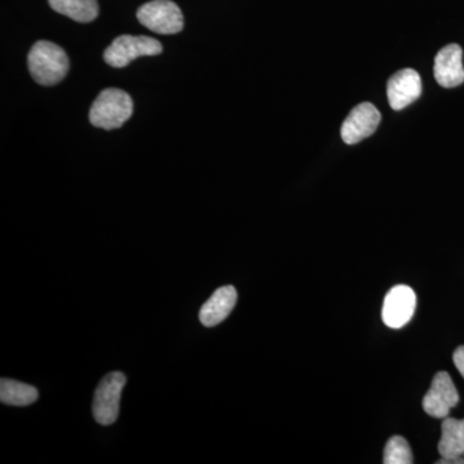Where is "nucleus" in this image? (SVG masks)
I'll return each mask as SVG.
<instances>
[{"mask_svg":"<svg viewBox=\"0 0 464 464\" xmlns=\"http://www.w3.org/2000/svg\"><path fill=\"white\" fill-rule=\"evenodd\" d=\"M30 74L41 85L60 83L69 72V58L66 52L54 43L36 42L27 57Z\"/></svg>","mask_w":464,"mask_h":464,"instance_id":"obj_1","label":"nucleus"},{"mask_svg":"<svg viewBox=\"0 0 464 464\" xmlns=\"http://www.w3.org/2000/svg\"><path fill=\"white\" fill-rule=\"evenodd\" d=\"M133 114V101L130 94L118 88L103 90L94 101L90 111L91 123L97 128L118 130Z\"/></svg>","mask_w":464,"mask_h":464,"instance_id":"obj_2","label":"nucleus"},{"mask_svg":"<svg viewBox=\"0 0 464 464\" xmlns=\"http://www.w3.org/2000/svg\"><path fill=\"white\" fill-rule=\"evenodd\" d=\"M163 52V45L150 36L121 35L109 45L103 53L105 63L116 69L130 65L136 58L158 56Z\"/></svg>","mask_w":464,"mask_h":464,"instance_id":"obj_3","label":"nucleus"},{"mask_svg":"<svg viewBox=\"0 0 464 464\" xmlns=\"http://www.w3.org/2000/svg\"><path fill=\"white\" fill-rule=\"evenodd\" d=\"M127 377L121 372H114L103 377L94 392L92 413L97 423L110 426L118 420L121 396L123 392Z\"/></svg>","mask_w":464,"mask_h":464,"instance_id":"obj_4","label":"nucleus"},{"mask_svg":"<svg viewBox=\"0 0 464 464\" xmlns=\"http://www.w3.org/2000/svg\"><path fill=\"white\" fill-rule=\"evenodd\" d=\"M140 24L161 35L182 32L183 14L172 0H152L137 11Z\"/></svg>","mask_w":464,"mask_h":464,"instance_id":"obj_5","label":"nucleus"},{"mask_svg":"<svg viewBox=\"0 0 464 464\" xmlns=\"http://www.w3.org/2000/svg\"><path fill=\"white\" fill-rule=\"evenodd\" d=\"M380 123L381 114L373 103H360L344 119L341 128L342 140L347 145H355L371 137Z\"/></svg>","mask_w":464,"mask_h":464,"instance_id":"obj_6","label":"nucleus"},{"mask_svg":"<svg viewBox=\"0 0 464 464\" xmlns=\"http://www.w3.org/2000/svg\"><path fill=\"white\" fill-rule=\"evenodd\" d=\"M459 401V393L454 382L447 372H440L433 378L429 392L423 398V409L433 418L444 420L449 417L451 409Z\"/></svg>","mask_w":464,"mask_h":464,"instance_id":"obj_7","label":"nucleus"},{"mask_svg":"<svg viewBox=\"0 0 464 464\" xmlns=\"http://www.w3.org/2000/svg\"><path fill=\"white\" fill-rule=\"evenodd\" d=\"M415 307H417V297L411 286H393L384 298L382 319L390 328H402L411 322Z\"/></svg>","mask_w":464,"mask_h":464,"instance_id":"obj_8","label":"nucleus"},{"mask_svg":"<svg viewBox=\"0 0 464 464\" xmlns=\"http://www.w3.org/2000/svg\"><path fill=\"white\" fill-rule=\"evenodd\" d=\"M422 93V81L413 69H404L396 72L387 83V97L391 108L402 110L411 105Z\"/></svg>","mask_w":464,"mask_h":464,"instance_id":"obj_9","label":"nucleus"},{"mask_svg":"<svg viewBox=\"0 0 464 464\" xmlns=\"http://www.w3.org/2000/svg\"><path fill=\"white\" fill-rule=\"evenodd\" d=\"M462 48L458 44H449L439 52L435 58L436 82L441 87L454 88L464 83V67Z\"/></svg>","mask_w":464,"mask_h":464,"instance_id":"obj_10","label":"nucleus"},{"mask_svg":"<svg viewBox=\"0 0 464 464\" xmlns=\"http://www.w3.org/2000/svg\"><path fill=\"white\" fill-rule=\"evenodd\" d=\"M237 302V289L232 285L217 289L200 308L199 320L207 328L218 325L227 319Z\"/></svg>","mask_w":464,"mask_h":464,"instance_id":"obj_11","label":"nucleus"},{"mask_svg":"<svg viewBox=\"0 0 464 464\" xmlns=\"http://www.w3.org/2000/svg\"><path fill=\"white\" fill-rule=\"evenodd\" d=\"M438 449L442 459L464 458V420L444 418Z\"/></svg>","mask_w":464,"mask_h":464,"instance_id":"obj_12","label":"nucleus"},{"mask_svg":"<svg viewBox=\"0 0 464 464\" xmlns=\"http://www.w3.org/2000/svg\"><path fill=\"white\" fill-rule=\"evenodd\" d=\"M48 3L57 14L72 18L76 23H92L99 16L97 0H48Z\"/></svg>","mask_w":464,"mask_h":464,"instance_id":"obj_13","label":"nucleus"},{"mask_svg":"<svg viewBox=\"0 0 464 464\" xmlns=\"http://www.w3.org/2000/svg\"><path fill=\"white\" fill-rule=\"evenodd\" d=\"M39 392L35 387L21 382L2 378L0 381V401L14 406L32 405L38 400Z\"/></svg>","mask_w":464,"mask_h":464,"instance_id":"obj_14","label":"nucleus"},{"mask_svg":"<svg viewBox=\"0 0 464 464\" xmlns=\"http://www.w3.org/2000/svg\"><path fill=\"white\" fill-rule=\"evenodd\" d=\"M413 462L411 449L402 436H393L387 441L383 453L384 464H411Z\"/></svg>","mask_w":464,"mask_h":464,"instance_id":"obj_15","label":"nucleus"},{"mask_svg":"<svg viewBox=\"0 0 464 464\" xmlns=\"http://www.w3.org/2000/svg\"><path fill=\"white\" fill-rule=\"evenodd\" d=\"M453 362L456 364L458 372L464 378V346L458 347L453 355Z\"/></svg>","mask_w":464,"mask_h":464,"instance_id":"obj_16","label":"nucleus"},{"mask_svg":"<svg viewBox=\"0 0 464 464\" xmlns=\"http://www.w3.org/2000/svg\"><path fill=\"white\" fill-rule=\"evenodd\" d=\"M439 464L441 463V464H462L464 463V458H462V459H440Z\"/></svg>","mask_w":464,"mask_h":464,"instance_id":"obj_17","label":"nucleus"}]
</instances>
